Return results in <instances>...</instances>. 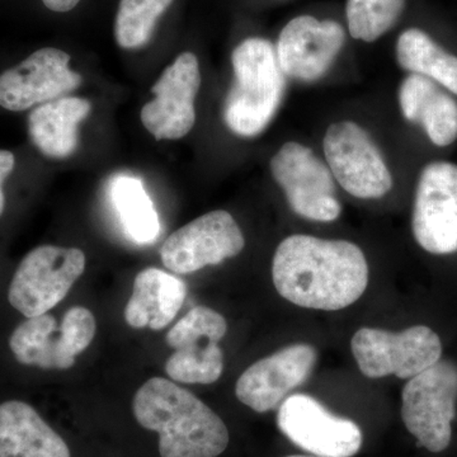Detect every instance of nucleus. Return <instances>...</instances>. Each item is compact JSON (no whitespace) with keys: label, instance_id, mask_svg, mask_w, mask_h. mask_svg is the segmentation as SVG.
I'll return each mask as SVG.
<instances>
[{"label":"nucleus","instance_id":"nucleus-1","mask_svg":"<svg viewBox=\"0 0 457 457\" xmlns=\"http://www.w3.org/2000/svg\"><path fill=\"white\" fill-rule=\"evenodd\" d=\"M272 279L278 293L294 305L341 311L368 288V261L353 243L296 234L276 249Z\"/></svg>","mask_w":457,"mask_h":457},{"label":"nucleus","instance_id":"nucleus-2","mask_svg":"<svg viewBox=\"0 0 457 457\" xmlns=\"http://www.w3.org/2000/svg\"><path fill=\"white\" fill-rule=\"evenodd\" d=\"M141 427L159 433L162 457H218L228 431L220 417L195 394L163 378H153L132 402Z\"/></svg>","mask_w":457,"mask_h":457},{"label":"nucleus","instance_id":"nucleus-3","mask_svg":"<svg viewBox=\"0 0 457 457\" xmlns=\"http://www.w3.org/2000/svg\"><path fill=\"white\" fill-rule=\"evenodd\" d=\"M231 64L234 83L222 108L224 121L237 137H257L275 119L285 96L276 46L267 38H245L234 49Z\"/></svg>","mask_w":457,"mask_h":457},{"label":"nucleus","instance_id":"nucleus-4","mask_svg":"<svg viewBox=\"0 0 457 457\" xmlns=\"http://www.w3.org/2000/svg\"><path fill=\"white\" fill-rule=\"evenodd\" d=\"M457 365L440 360L403 389L402 418L418 444L433 453L450 446L456 418Z\"/></svg>","mask_w":457,"mask_h":457},{"label":"nucleus","instance_id":"nucleus-5","mask_svg":"<svg viewBox=\"0 0 457 457\" xmlns=\"http://www.w3.org/2000/svg\"><path fill=\"white\" fill-rule=\"evenodd\" d=\"M351 347L361 372L369 378L394 375L409 380L438 362L442 354L440 337L426 326L402 332L362 328Z\"/></svg>","mask_w":457,"mask_h":457},{"label":"nucleus","instance_id":"nucleus-6","mask_svg":"<svg viewBox=\"0 0 457 457\" xmlns=\"http://www.w3.org/2000/svg\"><path fill=\"white\" fill-rule=\"evenodd\" d=\"M86 270L80 249L42 245L23 258L9 286L8 300L27 318L46 314L62 302Z\"/></svg>","mask_w":457,"mask_h":457},{"label":"nucleus","instance_id":"nucleus-7","mask_svg":"<svg viewBox=\"0 0 457 457\" xmlns=\"http://www.w3.org/2000/svg\"><path fill=\"white\" fill-rule=\"evenodd\" d=\"M227 330V320L220 312L206 306L191 309L165 337L174 350L165 362V372L171 380L204 385L218 381L224 371V353L219 342Z\"/></svg>","mask_w":457,"mask_h":457},{"label":"nucleus","instance_id":"nucleus-8","mask_svg":"<svg viewBox=\"0 0 457 457\" xmlns=\"http://www.w3.org/2000/svg\"><path fill=\"white\" fill-rule=\"evenodd\" d=\"M270 171L296 215L319 222L341 216L332 171L311 147L288 141L270 161Z\"/></svg>","mask_w":457,"mask_h":457},{"label":"nucleus","instance_id":"nucleus-9","mask_svg":"<svg viewBox=\"0 0 457 457\" xmlns=\"http://www.w3.org/2000/svg\"><path fill=\"white\" fill-rule=\"evenodd\" d=\"M323 147L333 177L351 196L374 200L389 194L392 173L365 129L351 121L333 123Z\"/></svg>","mask_w":457,"mask_h":457},{"label":"nucleus","instance_id":"nucleus-10","mask_svg":"<svg viewBox=\"0 0 457 457\" xmlns=\"http://www.w3.org/2000/svg\"><path fill=\"white\" fill-rule=\"evenodd\" d=\"M347 27L333 18L299 14L279 32L276 55L285 77L315 82L328 73L347 41Z\"/></svg>","mask_w":457,"mask_h":457},{"label":"nucleus","instance_id":"nucleus-11","mask_svg":"<svg viewBox=\"0 0 457 457\" xmlns=\"http://www.w3.org/2000/svg\"><path fill=\"white\" fill-rule=\"evenodd\" d=\"M236 219L224 210L204 213L174 231L161 249L162 262L171 272L188 275L237 257L245 249Z\"/></svg>","mask_w":457,"mask_h":457},{"label":"nucleus","instance_id":"nucleus-12","mask_svg":"<svg viewBox=\"0 0 457 457\" xmlns=\"http://www.w3.org/2000/svg\"><path fill=\"white\" fill-rule=\"evenodd\" d=\"M278 425L288 440L312 455L352 457L362 446V432L356 423L330 413L311 395L286 398L279 407Z\"/></svg>","mask_w":457,"mask_h":457},{"label":"nucleus","instance_id":"nucleus-13","mask_svg":"<svg viewBox=\"0 0 457 457\" xmlns=\"http://www.w3.org/2000/svg\"><path fill=\"white\" fill-rule=\"evenodd\" d=\"M411 228L418 245L432 254L457 252V165L436 162L418 180Z\"/></svg>","mask_w":457,"mask_h":457},{"label":"nucleus","instance_id":"nucleus-14","mask_svg":"<svg viewBox=\"0 0 457 457\" xmlns=\"http://www.w3.org/2000/svg\"><path fill=\"white\" fill-rule=\"evenodd\" d=\"M201 86L200 64L194 53L180 54L154 84L155 98L141 110V122L156 140H179L196 122L195 99Z\"/></svg>","mask_w":457,"mask_h":457},{"label":"nucleus","instance_id":"nucleus-15","mask_svg":"<svg viewBox=\"0 0 457 457\" xmlns=\"http://www.w3.org/2000/svg\"><path fill=\"white\" fill-rule=\"evenodd\" d=\"M71 56L55 47L35 51L0 74V106L22 112L78 88L82 77L69 68Z\"/></svg>","mask_w":457,"mask_h":457},{"label":"nucleus","instance_id":"nucleus-16","mask_svg":"<svg viewBox=\"0 0 457 457\" xmlns=\"http://www.w3.org/2000/svg\"><path fill=\"white\" fill-rule=\"evenodd\" d=\"M315 363L317 351L311 345L282 348L243 372L236 386L237 398L257 413L273 411L308 380Z\"/></svg>","mask_w":457,"mask_h":457},{"label":"nucleus","instance_id":"nucleus-17","mask_svg":"<svg viewBox=\"0 0 457 457\" xmlns=\"http://www.w3.org/2000/svg\"><path fill=\"white\" fill-rule=\"evenodd\" d=\"M399 104L403 116L420 123L435 145L449 146L457 139V102L429 78L413 73L405 78Z\"/></svg>","mask_w":457,"mask_h":457},{"label":"nucleus","instance_id":"nucleus-18","mask_svg":"<svg viewBox=\"0 0 457 457\" xmlns=\"http://www.w3.org/2000/svg\"><path fill=\"white\" fill-rule=\"evenodd\" d=\"M0 457H71L65 441L23 402L0 404Z\"/></svg>","mask_w":457,"mask_h":457},{"label":"nucleus","instance_id":"nucleus-19","mask_svg":"<svg viewBox=\"0 0 457 457\" xmlns=\"http://www.w3.org/2000/svg\"><path fill=\"white\" fill-rule=\"evenodd\" d=\"M187 295L185 282L158 269L141 270L134 281L125 309L126 323L132 328L164 329L179 314Z\"/></svg>","mask_w":457,"mask_h":457},{"label":"nucleus","instance_id":"nucleus-20","mask_svg":"<svg viewBox=\"0 0 457 457\" xmlns=\"http://www.w3.org/2000/svg\"><path fill=\"white\" fill-rule=\"evenodd\" d=\"M92 106L87 99L56 98L36 107L29 116L32 143L49 158H66L79 144L78 126L88 116Z\"/></svg>","mask_w":457,"mask_h":457},{"label":"nucleus","instance_id":"nucleus-21","mask_svg":"<svg viewBox=\"0 0 457 457\" xmlns=\"http://www.w3.org/2000/svg\"><path fill=\"white\" fill-rule=\"evenodd\" d=\"M395 54L403 69L429 78L457 95V56L447 53L422 29L411 27L400 33Z\"/></svg>","mask_w":457,"mask_h":457},{"label":"nucleus","instance_id":"nucleus-22","mask_svg":"<svg viewBox=\"0 0 457 457\" xmlns=\"http://www.w3.org/2000/svg\"><path fill=\"white\" fill-rule=\"evenodd\" d=\"M110 195L129 237L137 245L154 242L161 224L143 182L135 177L117 176L111 182Z\"/></svg>","mask_w":457,"mask_h":457},{"label":"nucleus","instance_id":"nucleus-23","mask_svg":"<svg viewBox=\"0 0 457 457\" xmlns=\"http://www.w3.org/2000/svg\"><path fill=\"white\" fill-rule=\"evenodd\" d=\"M408 0H347L345 16L353 40L375 42L392 31L402 20Z\"/></svg>","mask_w":457,"mask_h":457},{"label":"nucleus","instance_id":"nucleus-24","mask_svg":"<svg viewBox=\"0 0 457 457\" xmlns=\"http://www.w3.org/2000/svg\"><path fill=\"white\" fill-rule=\"evenodd\" d=\"M96 330L95 315L88 309L83 306L69 309L60 329L57 328L50 337L49 370L73 368L75 357L88 348Z\"/></svg>","mask_w":457,"mask_h":457},{"label":"nucleus","instance_id":"nucleus-25","mask_svg":"<svg viewBox=\"0 0 457 457\" xmlns=\"http://www.w3.org/2000/svg\"><path fill=\"white\" fill-rule=\"evenodd\" d=\"M173 0H121L114 22V37L122 49H137L149 42L159 18Z\"/></svg>","mask_w":457,"mask_h":457},{"label":"nucleus","instance_id":"nucleus-26","mask_svg":"<svg viewBox=\"0 0 457 457\" xmlns=\"http://www.w3.org/2000/svg\"><path fill=\"white\" fill-rule=\"evenodd\" d=\"M56 329V319L49 312L27 318L9 339V347L18 362L49 370L50 337Z\"/></svg>","mask_w":457,"mask_h":457},{"label":"nucleus","instance_id":"nucleus-27","mask_svg":"<svg viewBox=\"0 0 457 457\" xmlns=\"http://www.w3.org/2000/svg\"><path fill=\"white\" fill-rule=\"evenodd\" d=\"M16 159L8 150H0V216L4 212L5 197L3 192V183L11 176L12 171L14 170Z\"/></svg>","mask_w":457,"mask_h":457},{"label":"nucleus","instance_id":"nucleus-28","mask_svg":"<svg viewBox=\"0 0 457 457\" xmlns=\"http://www.w3.org/2000/svg\"><path fill=\"white\" fill-rule=\"evenodd\" d=\"M45 7L57 13H66L77 7L80 0H42Z\"/></svg>","mask_w":457,"mask_h":457},{"label":"nucleus","instance_id":"nucleus-29","mask_svg":"<svg viewBox=\"0 0 457 457\" xmlns=\"http://www.w3.org/2000/svg\"><path fill=\"white\" fill-rule=\"evenodd\" d=\"M286 457H320L315 455H293V456H286Z\"/></svg>","mask_w":457,"mask_h":457}]
</instances>
